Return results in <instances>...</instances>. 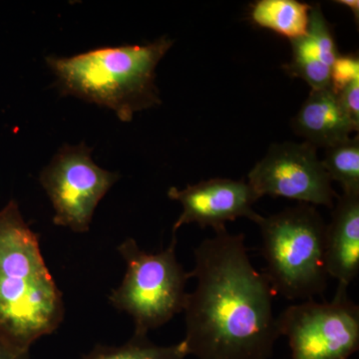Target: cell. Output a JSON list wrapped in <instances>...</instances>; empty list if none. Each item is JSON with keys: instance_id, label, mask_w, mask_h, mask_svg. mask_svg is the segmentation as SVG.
<instances>
[{"instance_id": "obj_1", "label": "cell", "mask_w": 359, "mask_h": 359, "mask_svg": "<svg viewBox=\"0 0 359 359\" xmlns=\"http://www.w3.org/2000/svg\"><path fill=\"white\" fill-rule=\"evenodd\" d=\"M244 233L215 231L194 252L187 294V355L198 359H271L280 339L273 287L250 263Z\"/></svg>"}, {"instance_id": "obj_2", "label": "cell", "mask_w": 359, "mask_h": 359, "mask_svg": "<svg viewBox=\"0 0 359 359\" xmlns=\"http://www.w3.org/2000/svg\"><path fill=\"white\" fill-rule=\"evenodd\" d=\"M62 292L47 268L39 238L14 200L0 211V337L20 348L53 334L63 320Z\"/></svg>"}, {"instance_id": "obj_3", "label": "cell", "mask_w": 359, "mask_h": 359, "mask_svg": "<svg viewBox=\"0 0 359 359\" xmlns=\"http://www.w3.org/2000/svg\"><path fill=\"white\" fill-rule=\"evenodd\" d=\"M167 35L146 44L100 47L71 57L49 55L46 63L63 96L107 108L121 122L162 104L156 69L173 46Z\"/></svg>"}, {"instance_id": "obj_4", "label": "cell", "mask_w": 359, "mask_h": 359, "mask_svg": "<svg viewBox=\"0 0 359 359\" xmlns=\"http://www.w3.org/2000/svg\"><path fill=\"white\" fill-rule=\"evenodd\" d=\"M261 230L264 271L275 294L309 301L327 290V223L313 205L287 208L257 224Z\"/></svg>"}, {"instance_id": "obj_5", "label": "cell", "mask_w": 359, "mask_h": 359, "mask_svg": "<svg viewBox=\"0 0 359 359\" xmlns=\"http://www.w3.org/2000/svg\"><path fill=\"white\" fill-rule=\"evenodd\" d=\"M176 245V235L167 249L158 252L142 250L132 238L118 245L126 273L111 292L109 302L131 316L134 334L148 335L184 311L190 276L177 259Z\"/></svg>"}, {"instance_id": "obj_6", "label": "cell", "mask_w": 359, "mask_h": 359, "mask_svg": "<svg viewBox=\"0 0 359 359\" xmlns=\"http://www.w3.org/2000/svg\"><path fill=\"white\" fill-rule=\"evenodd\" d=\"M337 285L334 299L292 304L276 318L290 359H349L359 348V306Z\"/></svg>"}, {"instance_id": "obj_7", "label": "cell", "mask_w": 359, "mask_h": 359, "mask_svg": "<svg viewBox=\"0 0 359 359\" xmlns=\"http://www.w3.org/2000/svg\"><path fill=\"white\" fill-rule=\"evenodd\" d=\"M92 150L84 141L65 144L39 176L53 205V224L75 233L90 230L99 203L121 177L99 167Z\"/></svg>"}, {"instance_id": "obj_8", "label": "cell", "mask_w": 359, "mask_h": 359, "mask_svg": "<svg viewBox=\"0 0 359 359\" xmlns=\"http://www.w3.org/2000/svg\"><path fill=\"white\" fill-rule=\"evenodd\" d=\"M248 183L259 199L264 196L282 197L332 209L339 197L318 158V149L306 141L273 144L250 170Z\"/></svg>"}, {"instance_id": "obj_9", "label": "cell", "mask_w": 359, "mask_h": 359, "mask_svg": "<svg viewBox=\"0 0 359 359\" xmlns=\"http://www.w3.org/2000/svg\"><path fill=\"white\" fill-rule=\"evenodd\" d=\"M168 197L183 207L175 222L173 235L184 224H197L201 229L219 231L226 230V223L238 218H247L256 224L263 218L254 210L259 198L250 184L242 180L214 178L184 189L171 187Z\"/></svg>"}, {"instance_id": "obj_10", "label": "cell", "mask_w": 359, "mask_h": 359, "mask_svg": "<svg viewBox=\"0 0 359 359\" xmlns=\"http://www.w3.org/2000/svg\"><path fill=\"white\" fill-rule=\"evenodd\" d=\"M292 59L283 70L292 78H301L311 90L330 87L332 66L339 57L332 25L320 4L311 7L306 35L292 40Z\"/></svg>"}, {"instance_id": "obj_11", "label": "cell", "mask_w": 359, "mask_h": 359, "mask_svg": "<svg viewBox=\"0 0 359 359\" xmlns=\"http://www.w3.org/2000/svg\"><path fill=\"white\" fill-rule=\"evenodd\" d=\"M325 263L330 278L348 287L359 273V195L342 194L332 208L325 233Z\"/></svg>"}, {"instance_id": "obj_12", "label": "cell", "mask_w": 359, "mask_h": 359, "mask_svg": "<svg viewBox=\"0 0 359 359\" xmlns=\"http://www.w3.org/2000/svg\"><path fill=\"white\" fill-rule=\"evenodd\" d=\"M294 133L316 149L332 147L358 132L334 90H311L292 121Z\"/></svg>"}, {"instance_id": "obj_13", "label": "cell", "mask_w": 359, "mask_h": 359, "mask_svg": "<svg viewBox=\"0 0 359 359\" xmlns=\"http://www.w3.org/2000/svg\"><path fill=\"white\" fill-rule=\"evenodd\" d=\"M311 7L297 0H259L250 8V20L292 41L308 32Z\"/></svg>"}, {"instance_id": "obj_14", "label": "cell", "mask_w": 359, "mask_h": 359, "mask_svg": "<svg viewBox=\"0 0 359 359\" xmlns=\"http://www.w3.org/2000/svg\"><path fill=\"white\" fill-rule=\"evenodd\" d=\"M183 342L173 346H158L148 335L133 334L119 346H97L82 359H186Z\"/></svg>"}, {"instance_id": "obj_15", "label": "cell", "mask_w": 359, "mask_h": 359, "mask_svg": "<svg viewBox=\"0 0 359 359\" xmlns=\"http://www.w3.org/2000/svg\"><path fill=\"white\" fill-rule=\"evenodd\" d=\"M330 179L339 183L342 194L359 195V137L325 149L321 161Z\"/></svg>"}, {"instance_id": "obj_16", "label": "cell", "mask_w": 359, "mask_h": 359, "mask_svg": "<svg viewBox=\"0 0 359 359\" xmlns=\"http://www.w3.org/2000/svg\"><path fill=\"white\" fill-rule=\"evenodd\" d=\"M354 81H359V58L355 54L339 55L332 66L330 88L339 93Z\"/></svg>"}, {"instance_id": "obj_17", "label": "cell", "mask_w": 359, "mask_h": 359, "mask_svg": "<svg viewBox=\"0 0 359 359\" xmlns=\"http://www.w3.org/2000/svg\"><path fill=\"white\" fill-rule=\"evenodd\" d=\"M340 103L354 124L359 127V81H354L337 93Z\"/></svg>"}, {"instance_id": "obj_18", "label": "cell", "mask_w": 359, "mask_h": 359, "mask_svg": "<svg viewBox=\"0 0 359 359\" xmlns=\"http://www.w3.org/2000/svg\"><path fill=\"white\" fill-rule=\"evenodd\" d=\"M0 359H30V351L20 348L0 337Z\"/></svg>"}, {"instance_id": "obj_19", "label": "cell", "mask_w": 359, "mask_h": 359, "mask_svg": "<svg viewBox=\"0 0 359 359\" xmlns=\"http://www.w3.org/2000/svg\"><path fill=\"white\" fill-rule=\"evenodd\" d=\"M337 4H339V6L346 7L349 11L353 13L354 16V20H356V22L358 23L359 20V1L358 0H339V1H335Z\"/></svg>"}]
</instances>
